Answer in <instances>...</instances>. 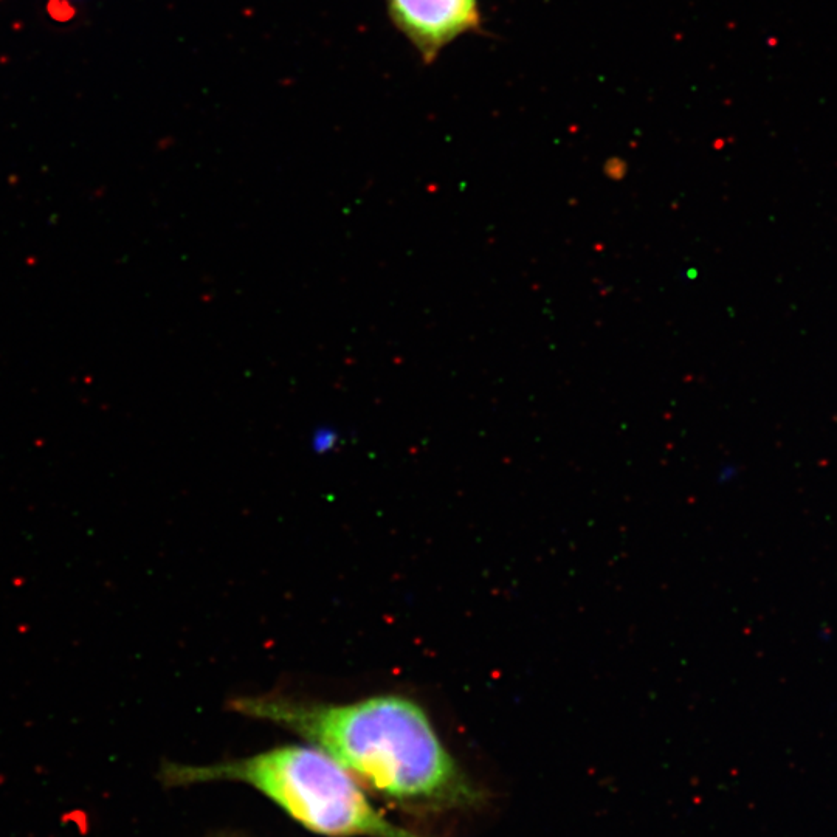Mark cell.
Segmentation results:
<instances>
[{"label": "cell", "mask_w": 837, "mask_h": 837, "mask_svg": "<svg viewBox=\"0 0 837 837\" xmlns=\"http://www.w3.org/2000/svg\"><path fill=\"white\" fill-rule=\"evenodd\" d=\"M388 10L425 62L479 24L476 0H388Z\"/></svg>", "instance_id": "cell-3"}, {"label": "cell", "mask_w": 837, "mask_h": 837, "mask_svg": "<svg viewBox=\"0 0 837 837\" xmlns=\"http://www.w3.org/2000/svg\"><path fill=\"white\" fill-rule=\"evenodd\" d=\"M230 707L297 734L357 782L403 805L447 810L479 799L427 712L405 696L329 704L273 693L241 696Z\"/></svg>", "instance_id": "cell-1"}, {"label": "cell", "mask_w": 837, "mask_h": 837, "mask_svg": "<svg viewBox=\"0 0 837 837\" xmlns=\"http://www.w3.org/2000/svg\"><path fill=\"white\" fill-rule=\"evenodd\" d=\"M176 783L239 782L261 791L307 830L332 837H421L386 820L354 777L320 749L284 746L205 766H171Z\"/></svg>", "instance_id": "cell-2"}]
</instances>
